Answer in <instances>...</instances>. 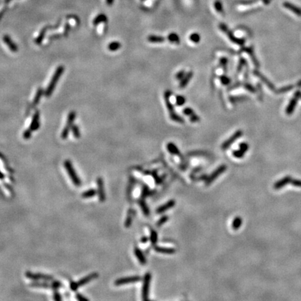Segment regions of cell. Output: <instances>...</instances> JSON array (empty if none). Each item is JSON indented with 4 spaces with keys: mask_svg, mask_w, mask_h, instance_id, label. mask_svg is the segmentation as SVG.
Wrapping results in <instances>:
<instances>
[{
    "mask_svg": "<svg viewBox=\"0 0 301 301\" xmlns=\"http://www.w3.org/2000/svg\"><path fill=\"white\" fill-rule=\"evenodd\" d=\"M64 167L66 169V170L67 171L68 176H70V178L73 183V184L75 185V186L80 187L82 184L81 180L80 179V178H79V176L77 175V174H76L75 169L73 168V166L72 165V164H71L70 160H65Z\"/></svg>",
    "mask_w": 301,
    "mask_h": 301,
    "instance_id": "obj_3",
    "label": "cell"
},
{
    "mask_svg": "<svg viewBox=\"0 0 301 301\" xmlns=\"http://www.w3.org/2000/svg\"><path fill=\"white\" fill-rule=\"evenodd\" d=\"M134 255H135L137 259V260L139 261V262L142 265H146V258H145L144 254L142 253V252L141 251V250L139 249V247H135L134 249Z\"/></svg>",
    "mask_w": 301,
    "mask_h": 301,
    "instance_id": "obj_22",
    "label": "cell"
},
{
    "mask_svg": "<svg viewBox=\"0 0 301 301\" xmlns=\"http://www.w3.org/2000/svg\"><path fill=\"white\" fill-rule=\"evenodd\" d=\"M141 280H142V278L140 276H138V275L126 277V278H122L117 279V280L114 282V285L115 286H121V285H124L126 284L134 283V282H137Z\"/></svg>",
    "mask_w": 301,
    "mask_h": 301,
    "instance_id": "obj_10",
    "label": "cell"
},
{
    "mask_svg": "<svg viewBox=\"0 0 301 301\" xmlns=\"http://www.w3.org/2000/svg\"><path fill=\"white\" fill-rule=\"evenodd\" d=\"M291 180L292 179L291 177H290V176H286V177H284L282 179H281L280 181L277 182V183L275 184L274 187L275 189H280V188H282V187L286 186L287 183H290V182L291 181Z\"/></svg>",
    "mask_w": 301,
    "mask_h": 301,
    "instance_id": "obj_26",
    "label": "cell"
},
{
    "mask_svg": "<svg viewBox=\"0 0 301 301\" xmlns=\"http://www.w3.org/2000/svg\"><path fill=\"white\" fill-rule=\"evenodd\" d=\"M72 131H73V134L74 137H76V138H79V137H80V130H79V128L77 126L73 125L72 126Z\"/></svg>",
    "mask_w": 301,
    "mask_h": 301,
    "instance_id": "obj_45",
    "label": "cell"
},
{
    "mask_svg": "<svg viewBox=\"0 0 301 301\" xmlns=\"http://www.w3.org/2000/svg\"><path fill=\"white\" fill-rule=\"evenodd\" d=\"M30 287H36V288H45V289H55L54 285L51 284H48L47 282H31L30 284Z\"/></svg>",
    "mask_w": 301,
    "mask_h": 301,
    "instance_id": "obj_25",
    "label": "cell"
},
{
    "mask_svg": "<svg viewBox=\"0 0 301 301\" xmlns=\"http://www.w3.org/2000/svg\"><path fill=\"white\" fill-rule=\"evenodd\" d=\"M167 39L168 41L171 43H174V44L180 43V38H179V35H177L176 33H171L169 34L167 36Z\"/></svg>",
    "mask_w": 301,
    "mask_h": 301,
    "instance_id": "obj_32",
    "label": "cell"
},
{
    "mask_svg": "<svg viewBox=\"0 0 301 301\" xmlns=\"http://www.w3.org/2000/svg\"><path fill=\"white\" fill-rule=\"evenodd\" d=\"M52 284L54 285V289H59V288H62V287H64V286H63V284L61 283L59 281H57V280H52ZM54 289V290H55Z\"/></svg>",
    "mask_w": 301,
    "mask_h": 301,
    "instance_id": "obj_53",
    "label": "cell"
},
{
    "mask_svg": "<svg viewBox=\"0 0 301 301\" xmlns=\"http://www.w3.org/2000/svg\"><path fill=\"white\" fill-rule=\"evenodd\" d=\"M46 31H47V28L46 27H44L43 30H41V33L40 34H39L38 36L37 37L36 39V43L37 44H40L42 41L43 40V38H44V36H45V34H46Z\"/></svg>",
    "mask_w": 301,
    "mask_h": 301,
    "instance_id": "obj_38",
    "label": "cell"
},
{
    "mask_svg": "<svg viewBox=\"0 0 301 301\" xmlns=\"http://www.w3.org/2000/svg\"><path fill=\"white\" fill-rule=\"evenodd\" d=\"M155 2V0H145L144 5L146 6L150 7V6H152V5L154 4Z\"/></svg>",
    "mask_w": 301,
    "mask_h": 301,
    "instance_id": "obj_56",
    "label": "cell"
},
{
    "mask_svg": "<svg viewBox=\"0 0 301 301\" xmlns=\"http://www.w3.org/2000/svg\"><path fill=\"white\" fill-rule=\"evenodd\" d=\"M134 214H135V211H134L133 208H130V209L128 211L127 217H126V219L125 220V224H124L125 227L129 228L132 225Z\"/></svg>",
    "mask_w": 301,
    "mask_h": 301,
    "instance_id": "obj_23",
    "label": "cell"
},
{
    "mask_svg": "<svg viewBox=\"0 0 301 301\" xmlns=\"http://www.w3.org/2000/svg\"><path fill=\"white\" fill-rule=\"evenodd\" d=\"M97 187H98V199L100 202H104L106 199V196H105V192L104 190V182L101 177H98L97 179Z\"/></svg>",
    "mask_w": 301,
    "mask_h": 301,
    "instance_id": "obj_12",
    "label": "cell"
},
{
    "mask_svg": "<svg viewBox=\"0 0 301 301\" xmlns=\"http://www.w3.org/2000/svg\"><path fill=\"white\" fill-rule=\"evenodd\" d=\"M243 135V132L242 130H237L236 132L232 134V135L229 137L228 139L223 142V144H222L221 148L223 150H226L228 148L231 146V145L234 143V142H236L238 139L240 138Z\"/></svg>",
    "mask_w": 301,
    "mask_h": 301,
    "instance_id": "obj_11",
    "label": "cell"
},
{
    "mask_svg": "<svg viewBox=\"0 0 301 301\" xmlns=\"http://www.w3.org/2000/svg\"><path fill=\"white\" fill-rule=\"evenodd\" d=\"M254 75L255 76H257V78H259L260 80L262 81L264 83L269 89H271V90H272V91L275 90V86L273 85V84L272 83L270 80H268V78H266L265 76L262 75V74H261L260 72H259V71H257V70H255L254 71Z\"/></svg>",
    "mask_w": 301,
    "mask_h": 301,
    "instance_id": "obj_15",
    "label": "cell"
},
{
    "mask_svg": "<svg viewBox=\"0 0 301 301\" xmlns=\"http://www.w3.org/2000/svg\"><path fill=\"white\" fill-rule=\"evenodd\" d=\"M150 280H151V275H150V273H147L145 274L143 279V285H142V299L144 300H147L149 299V293Z\"/></svg>",
    "mask_w": 301,
    "mask_h": 301,
    "instance_id": "obj_7",
    "label": "cell"
},
{
    "mask_svg": "<svg viewBox=\"0 0 301 301\" xmlns=\"http://www.w3.org/2000/svg\"><path fill=\"white\" fill-rule=\"evenodd\" d=\"M227 62H228V60L226 57H222L220 60V64L224 70H226V69H227Z\"/></svg>",
    "mask_w": 301,
    "mask_h": 301,
    "instance_id": "obj_47",
    "label": "cell"
},
{
    "mask_svg": "<svg viewBox=\"0 0 301 301\" xmlns=\"http://www.w3.org/2000/svg\"><path fill=\"white\" fill-rule=\"evenodd\" d=\"M167 149L168 150V151L170 152L171 154L176 155V156H178L181 158H182V155L181 154L180 150H179L177 146H176L174 143H172V142H170V143L167 144Z\"/></svg>",
    "mask_w": 301,
    "mask_h": 301,
    "instance_id": "obj_21",
    "label": "cell"
},
{
    "mask_svg": "<svg viewBox=\"0 0 301 301\" xmlns=\"http://www.w3.org/2000/svg\"><path fill=\"white\" fill-rule=\"evenodd\" d=\"M243 50L244 52H247V53L250 55V57H251V59H252L253 64H254L255 66L259 67V62H258V61L257 59V58H256L255 56L254 51H253L252 47H245V48L243 49Z\"/></svg>",
    "mask_w": 301,
    "mask_h": 301,
    "instance_id": "obj_27",
    "label": "cell"
},
{
    "mask_svg": "<svg viewBox=\"0 0 301 301\" xmlns=\"http://www.w3.org/2000/svg\"><path fill=\"white\" fill-rule=\"evenodd\" d=\"M192 76H193V73H192V71H189L188 73H187L186 74V75L184 76V78L181 80L180 84H179V88L180 89L185 88V87L187 85V84L189 83V82L191 80Z\"/></svg>",
    "mask_w": 301,
    "mask_h": 301,
    "instance_id": "obj_24",
    "label": "cell"
},
{
    "mask_svg": "<svg viewBox=\"0 0 301 301\" xmlns=\"http://www.w3.org/2000/svg\"><path fill=\"white\" fill-rule=\"evenodd\" d=\"M3 41L7 45V46L9 47L10 51L13 52H16L18 51V46L15 44L14 41L11 40V38L8 35H5L3 37Z\"/></svg>",
    "mask_w": 301,
    "mask_h": 301,
    "instance_id": "obj_18",
    "label": "cell"
},
{
    "mask_svg": "<svg viewBox=\"0 0 301 301\" xmlns=\"http://www.w3.org/2000/svg\"><path fill=\"white\" fill-rule=\"evenodd\" d=\"M219 28L220 30L223 31V33L225 34V35L228 37V38L230 40L231 42H233L234 43L238 45V46H243L245 43V41L243 38H237L236 36H234V34L231 32V31L230 30H229V28L227 27V25H224V24L221 23L219 25Z\"/></svg>",
    "mask_w": 301,
    "mask_h": 301,
    "instance_id": "obj_4",
    "label": "cell"
},
{
    "mask_svg": "<svg viewBox=\"0 0 301 301\" xmlns=\"http://www.w3.org/2000/svg\"><path fill=\"white\" fill-rule=\"evenodd\" d=\"M138 203H139V206H140V207L142 210V212H143L144 214L146 216L149 215V214H150L149 208V207H148V206L146 205V202H144V199H142L140 200H139Z\"/></svg>",
    "mask_w": 301,
    "mask_h": 301,
    "instance_id": "obj_33",
    "label": "cell"
},
{
    "mask_svg": "<svg viewBox=\"0 0 301 301\" xmlns=\"http://www.w3.org/2000/svg\"><path fill=\"white\" fill-rule=\"evenodd\" d=\"M75 116H76V114H75V112H74V111H71V112L69 113V114H68L66 126H65L64 129L62 131V135H61L62 139H65L66 138H67L68 137V133H69V131L70 130V128H72V126H73V124L74 122V120H75Z\"/></svg>",
    "mask_w": 301,
    "mask_h": 301,
    "instance_id": "obj_9",
    "label": "cell"
},
{
    "mask_svg": "<svg viewBox=\"0 0 301 301\" xmlns=\"http://www.w3.org/2000/svg\"><path fill=\"white\" fill-rule=\"evenodd\" d=\"M168 220H169V216H167V215L163 216V217L160 218L159 220H158V221L157 222L156 226L158 227H160L161 226H163V224H164L166 222H167Z\"/></svg>",
    "mask_w": 301,
    "mask_h": 301,
    "instance_id": "obj_41",
    "label": "cell"
},
{
    "mask_svg": "<svg viewBox=\"0 0 301 301\" xmlns=\"http://www.w3.org/2000/svg\"><path fill=\"white\" fill-rule=\"evenodd\" d=\"M176 204V202L174 199H171L170 201H168L167 203H165V204H163L160 207H158L156 209V213L158 214H161V213L165 212L166 211H167L170 208H173L174 206Z\"/></svg>",
    "mask_w": 301,
    "mask_h": 301,
    "instance_id": "obj_14",
    "label": "cell"
},
{
    "mask_svg": "<svg viewBox=\"0 0 301 301\" xmlns=\"http://www.w3.org/2000/svg\"><path fill=\"white\" fill-rule=\"evenodd\" d=\"M291 183L294 185V186L296 187H301V181L298 180H291Z\"/></svg>",
    "mask_w": 301,
    "mask_h": 301,
    "instance_id": "obj_58",
    "label": "cell"
},
{
    "mask_svg": "<svg viewBox=\"0 0 301 301\" xmlns=\"http://www.w3.org/2000/svg\"><path fill=\"white\" fill-rule=\"evenodd\" d=\"M239 149L243 153H246L248 149H249V146H248V144L245 143V142H242L239 145Z\"/></svg>",
    "mask_w": 301,
    "mask_h": 301,
    "instance_id": "obj_48",
    "label": "cell"
},
{
    "mask_svg": "<svg viewBox=\"0 0 301 301\" xmlns=\"http://www.w3.org/2000/svg\"><path fill=\"white\" fill-rule=\"evenodd\" d=\"M207 177H208V176L207 175H205V174H204V175L201 176H199V177L194 178L195 179H193V180L194 181H206V180H207Z\"/></svg>",
    "mask_w": 301,
    "mask_h": 301,
    "instance_id": "obj_57",
    "label": "cell"
},
{
    "mask_svg": "<svg viewBox=\"0 0 301 301\" xmlns=\"http://www.w3.org/2000/svg\"><path fill=\"white\" fill-rule=\"evenodd\" d=\"M299 99V98H298L296 96H294V98L290 100L289 105L286 109V113L288 115H291L293 114V112H294V110L295 107H296V105L298 103V100Z\"/></svg>",
    "mask_w": 301,
    "mask_h": 301,
    "instance_id": "obj_17",
    "label": "cell"
},
{
    "mask_svg": "<svg viewBox=\"0 0 301 301\" xmlns=\"http://www.w3.org/2000/svg\"><path fill=\"white\" fill-rule=\"evenodd\" d=\"M189 39L194 43H198L201 40V37L199 34L197 33H192L189 37Z\"/></svg>",
    "mask_w": 301,
    "mask_h": 301,
    "instance_id": "obj_39",
    "label": "cell"
},
{
    "mask_svg": "<svg viewBox=\"0 0 301 301\" xmlns=\"http://www.w3.org/2000/svg\"><path fill=\"white\" fill-rule=\"evenodd\" d=\"M107 22V17L105 16L104 14H100L94 20L93 23L94 25H96L100 22Z\"/></svg>",
    "mask_w": 301,
    "mask_h": 301,
    "instance_id": "obj_37",
    "label": "cell"
},
{
    "mask_svg": "<svg viewBox=\"0 0 301 301\" xmlns=\"http://www.w3.org/2000/svg\"><path fill=\"white\" fill-rule=\"evenodd\" d=\"M39 117H40V112L38 111H36L35 114L34 115V117L31 121L30 124V129L31 131H35L40 126V123H39Z\"/></svg>",
    "mask_w": 301,
    "mask_h": 301,
    "instance_id": "obj_16",
    "label": "cell"
},
{
    "mask_svg": "<svg viewBox=\"0 0 301 301\" xmlns=\"http://www.w3.org/2000/svg\"><path fill=\"white\" fill-rule=\"evenodd\" d=\"M26 278L28 279H31V280L36 281H46L50 282L54 280V278L52 276L48 275H45L42 273H31L30 271H27L25 273Z\"/></svg>",
    "mask_w": 301,
    "mask_h": 301,
    "instance_id": "obj_6",
    "label": "cell"
},
{
    "mask_svg": "<svg viewBox=\"0 0 301 301\" xmlns=\"http://www.w3.org/2000/svg\"><path fill=\"white\" fill-rule=\"evenodd\" d=\"M227 165H222L220 167H218L209 176H208L207 180L205 181L206 186H208L214 181L218 176H220L222 174L224 173L227 170Z\"/></svg>",
    "mask_w": 301,
    "mask_h": 301,
    "instance_id": "obj_8",
    "label": "cell"
},
{
    "mask_svg": "<svg viewBox=\"0 0 301 301\" xmlns=\"http://www.w3.org/2000/svg\"><path fill=\"white\" fill-rule=\"evenodd\" d=\"M106 3L107 5H111L113 3V0H106Z\"/></svg>",
    "mask_w": 301,
    "mask_h": 301,
    "instance_id": "obj_60",
    "label": "cell"
},
{
    "mask_svg": "<svg viewBox=\"0 0 301 301\" xmlns=\"http://www.w3.org/2000/svg\"><path fill=\"white\" fill-rule=\"evenodd\" d=\"M183 114L189 117L190 120L192 123H197L200 121V118L195 114L194 110L190 107H186L183 110Z\"/></svg>",
    "mask_w": 301,
    "mask_h": 301,
    "instance_id": "obj_13",
    "label": "cell"
},
{
    "mask_svg": "<svg viewBox=\"0 0 301 301\" xmlns=\"http://www.w3.org/2000/svg\"><path fill=\"white\" fill-rule=\"evenodd\" d=\"M298 86H301V80H300V81H299V82H298Z\"/></svg>",
    "mask_w": 301,
    "mask_h": 301,
    "instance_id": "obj_62",
    "label": "cell"
},
{
    "mask_svg": "<svg viewBox=\"0 0 301 301\" xmlns=\"http://www.w3.org/2000/svg\"><path fill=\"white\" fill-rule=\"evenodd\" d=\"M242 223H243V220L241 217L235 218L234 219L233 222H232V224H231L232 229L236 231L238 230V229H239V228L241 227Z\"/></svg>",
    "mask_w": 301,
    "mask_h": 301,
    "instance_id": "obj_30",
    "label": "cell"
},
{
    "mask_svg": "<svg viewBox=\"0 0 301 301\" xmlns=\"http://www.w3.org/2000/svg\"><path fill=\"white\" fill-rule=\"evenodd\" d=\"M213 9H214V10L218 13V14L223 15L224 9L223 7V4H222L220 0H215L213 3Z\"/></svg>",
    "mask_w": 301,
    "mask_h": 301,
    "instance_id": "obj_29",
    "label": "cell"
},
{
    "mask_svg": "<svg viewBox=\"0 0 301 301\" xmlns=\"http://www.w3.org/2000/svg\"><path fill=\"white\" fill-rule=\"evenodd\" d=\"M150 191L149 187L146 186H144L143 188H142V199H145L148 195H149Z\"/></svg>",
    "mask_w": 301,
    "mask_h": 301,
    "instance_id": "obj_46",
    "label": "cell"
},
{
    "mask_svg": "<svg viewBox=\"0 0 301 301\" xmlns=\"http://www.w3.org/2000/svg\"><path fill=\"white\" fill-rule=\"evenodd\" d=\"M284 7L286 8L288 10H291V12L294 13L295 15H298V16H301V9L299 7H298L296 6H295L291 3H289V2H284L283 3Z\"/></svg>",
    "mask_w": 301,
    "mask_h": 301,
    "instance_id": "obj_19",
    "label": "cell"
},
{
    "mask_svg": "<svg viewBox=\"0 0 301 301\" xmlns=\"http://www.w3.org/2000/svg\"><path fill=\"white\" fill-rule=\"evenodd\" d=\"M43 94V90L42 89H38V91H37V93L36 94V96L34 98L33 103L31 105V108H34L36 105L38 103L39 101H40V99L42 96V95Z\"/></svg>",
    "mask_w": 301,
    "mask_h": 301,
    "instance_id": "obj_31",
    "label": "cell"
},
{
    "mask_svg": "<svg viewBox=\"0 0 301 301\" xmlns=\"http://www.w3.org/2000/svg\"><path fill=\"white\" fill-rule=\"evenodd\" d=\"M53 299L54 300H62V296L59 294V292L57 291V289H55L53 293Z\"/></svg>",
    "mask_w": 301,
    "mask_h": 301,
    "instance_id": "obj_50",
    "label": "cell"
},
{
    "mask_svg": "<svg viewBox=\"0 0 301 301\" xmlns=\"http://www.w3.org/2000/svg\"><path fill=\"white\" fill-rule=\"evenodd\" d=\"M75 298H76V299H78V300H80V301H89L88 298L84 297V295H82L80 294H79V293H77V294H76Z\"/></svg>",
    "mask_w": 301,
    "mask_h": 301,
    "instance_id": "obj_54",
    "label": "cell"
},
{
    "mask_svg": "<svg viewBox=\"0 0 301 301\" xmlns=\"http://www.w3.org/2000/svg\"><path fill=\"white\" fill-rule=\"evenodd\" d=\"M5 178V176H4V174L3 173H2L1 171H0V179H4Z\"/></svg>",
    "mask_w": 301,
    "mask_h": 301,
    "instance_id": "obj_61",
    "label": "cell"
},
{
    "mask_svg": "<svg viewBox=\"0 0 301 301\" xmlns=\"http://www.w3.org/2000/svg\"><path fill=\"white\" fill-rule=\"evenodd\" d=\"M246 64V61H245L244 59H243V58H241V60H240V62H239V65L238 66V68H237V72L238 73H239L240 71H241L242 70V68H243L244 66Z\"/></svg>",
    "mask_w": 301,
    "mask_h": 301,
    "instance_id": "obj_49",
    "label": "cell"
},
{
    "mask_svg": "<svg viewBox=\"0 0 301 301\" xmlns=\"http://www.w3.org/2000/svg\"><path fill=\"white\" fill-rule=\"evenodd\" d=\"M148 241H149V238L146 236H143L141 239V242L142 243H146Z\"/></svg>",
    "mask_w": 301,
    "mask_h": 301,
    "instance_id": "obj_59",
    "label": "cell"
},
{
    "mask_svg": "<svg viewBox=\"0 0 301 301\" xmlns=\"http://www.w3.org/2000/svg\"><path fill=\"white\" fill-rule=\"evenodd\" d=\"M232 154H233L234 157H235V158H243L245 153H243V152L241 150L239 149V150H234V151L232 152Z\"/></svg>",
    "mask_w": 301,
    "mask_h": 301,
    "instance_id": "obj_44",
    "label": "cell"
},
{
    "mask_svg": "<svg viewBox=\"0 0 301 301\" xmlns=\"http://www.w3.org/2000/svg\"><path fill=\"white\" fill-rule=\"evenodd\" d=\"M293 88H294V86H293V85H288V86H283V87H282V88L279 89L278 90H277L276 91V93L277 94L286 93V92H287V91L292 90Z\"/></svg>",
    "mask_w": 301,
    "mask_h": 301,
    "instance_id": "obj_40",
    "label": "cell"
},
{
    "mask_svg": "<svg viewBox=\"0 0 301 301\" xmlns=\"http://www.w3.org/2000/svg\"><path fill=\"white\" fill-rule=\"evenodd\" d=\"M176 102L178 106H181L186 102V98L183 96H178L176 98Z\"/></svg>",
    "mask_w": 301,
    "mask_h": 301,
    "instance_id": "obj_43",
    "label": "cell"
},
{
    "mask_svg": "<svg viewBox=\"0 0 301 301\" xmlns=\"http://www.w3.org/2000/svg\"><path fill=\"white\" fill-rule=\"evenodd\" d=\"M150 241L152 245L155 246L157 244L158 242V233L154 229H151L150 230Z\"/></svg>",
    "mask_w": 301,
    "mask_h": 301,
    "instance_id": "obj_35",
    "label": "cell"
},
{
    "mask_svg": "<svg viewBox=\"0 0 301 301\" xmlns=\"http://www.w3.org/2000/svg\"><path fill=\"white\" fill-rule=\"evenodd\" d=\"M121 44L119 43V42L114 41L109 44V46H108V49H109L110 51L114 52V51H117V50H118L119 48H121Z\"/></svg>",
    "mask_w": 301,
    "mask_h": 301,
    "instance_id": "obj_36",
    "label": "cell"
},
{
    "mask_svg": "<svg viewBox=\"0 0 301 301\" xmlns=\"http://www.w3.org/2000/svg\"><path fill=\"white\" fill-rule=\"evenodd\" d=\"M154 250L155 252L158 253H162L165 255H173L176 253V250L174 248H170V247H159V246H154Z\"/></svg>",
    "mask_w": 301,
    "mask_h": 301,
    "instance_id": "obj_20",
    "label": "cell"
},
{
    "mask_svg": "<svg viewBox=\"0 0 301 301\" xmlns=\"http://www.w3.org/2000/svg\"><path fill=\"white\" fill-rule=\"evenodd\" d=\"M98 277V274L97 273H93L90 275H89L84 277L83 278H82L80 280H79L78 282H71L70 285V290H72L73 291H75L76 290L79 289V288L84 286V285L86 284L87 283H89V282H90L91 281L93 280V279H96Z\"/></svg>",
    "mask_w": 301,
    "mask_h": 301,
    "instance_id": "obj_5",
    "label": "cell"
},
{
    "mask_svg": "<svg viewBox=\"0 0 301 301\" xmlns=\"http://www.w3.org/2000/svg\"><path fill=\"white\" fill-rule=\"evenodd\" d=\"M97 194H98V192L96 190L91 189V190H89V191L83 192V193L82 194V197L85 198V199H88V198H91V197H93L94 196H96Z\"/></svg>",
    "mask_w": 301,
    "mask_h": 301,
    "instance_id": "obj_34",
    "label": "cell"
},
{
    "mask_svg": "<svg viewBox=\"0 0 301 301\" xmlns=\"http://www.w3.org/2000/svg\"><path fill=\"white\" fill-rule=\"evenodd\" d=\"M171 92L169 90L166 91L164 94V98H165V104H166V106H167V108L168 109L170 117L171 120L175 121V122H176V123H184L183 118H181L180 116L176 114V113L175 112V110H174V106L172 105V104L171 103V102L170 100V98L171 96Z\"/></svg>",
    "mask_w": 301,
    "mask_h": 301,
    "instance_id": "obj_1",
    "label": "cell"
},
{
    "mask_svg": "<svg viewBox=\"0 0 301 301\" xmlns=\"http://www.w3.org/2000/svg\"><path fill=\"white\" fill-rule=\"evenodd\" d=\"M186 71L185 70H181V71H179V72L176 74V80H181L182 79H183L184 78V76L186 75Z\"/></svg>",
    "mask_w": 301,
    "mask_h": 301,
    "instance_id": "obj_51",
    "label": "cell"
},
{
    "mask_svg": "<svg viewBox=\"0 0 301 301\" xmlns=\"http://www.w3.org/2000/svg\"><path fill=\"white\" fill-rule=\"evenodd\" d=\"M31 130H30V129H27V130H26L25 132H24L23 137L25 139H30L31 137Z\"/></svg>",
    "mask_w": 301,
    "mask_h": 301,
    "instance_id": "obj_55",
    "label": "cell"
},
{
    "mask_svg": "<svg viewBox=\"0 0 301 301\" xmlns=\"http://www.w3.org/2000/svg\"><path fill=\"white\" fill-rule=\"evenodd\" d=\"M147 39L148 41L152 43H161L165 41V38L164 37L155 35H150L148 37Z\"/></svg>",
    "mask_w": 301,
    "mask_h": 301,
    "instance_id": "obj_28",
    "label": "cell"
},
{
    "mask_svg": "<svg viewBox=\"0 0 301 301\" xmlns=\"http://www.w3.org/2000/svg\"><path fill=\"white\" fill-rule=\"evenodd\" d=\"M220 82L222 84H223V85H228V84H229V83H230V79H229V78H228L227 76H226V75H221L220 77Z\"/></svg>",
    "mask_w": 301,
    "mask_h": 301,
    "instance_id": "obj_42",
    "label": "cell"
},
{
    "mask_svg": "<svg viewBox=\"0 0 301 301\" xmlns=\"http://www.w3.org/2000/svg\"><path fill=\"white\" fill-rule=\"evenodd\" d=\"M244 86H245V88L246 89L247 91H249L250 92H252V93H255V92L256 91L255 87L253 86L252 85H251L250 84H248V83L245 84H244Z\"/></svg>",
    "mask_w": 301,
    "mask_h": 301,
    "instance_id": "obj_52",
    "label": "cell"
},
{
    "mask_svg": "<svg viewBox=\"0 0 301 301\" xmlns=\"http://www.w3.org/2000/svg\"><path fill=\"white\" fill-rule=\"evenodd\" d=\"M64 67L63 66H60L57 68V70L55 71V73L54 74L53 77H52L51 81H50L48 86H47L46 92H45L46 96L49 97L51 96L52 92H53V91L54 90L55 86L57 85V82L59 80L60 76L62 75L63 73H64Z\"/></svg>",
    "mask_w": 301,
    "mask_h": 301,
    "instance_id": "obj_2",
    "label": "cell"
}]
</instances>
